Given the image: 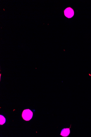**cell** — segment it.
Wrapping results in <instances>:
<instances>
[{"instance_id": "cell-1", "label": "cell", "mask_w": 91, "mask_h": 137, "mask_svg": "<svg viewBox=\"0 0 91 137\" xmlns=\"http://www.w3.org/2000/svg\"><path fill=\"white\" fill-rule=\"evenodd\" d=\"M33 116V113L29 109L24 110L23 112L22 117L23 119L26 121L31 120Z\"/></svg>"}, {"instance_id": "cell-2", "label": "cell", "mask_w": 91, "mask_h": 137, "mask_svg": "<svg viewBox=\"0 0 91 137\" xmlns=\"http://www.w3.org/2000/svg\"><path fill=\"white\" fill-rule=\"evenodd\" d=\"M64 14L68 18H71L74 15V12L73 10L70 8H67L65 10Z\"/></svg>"}, {"instance_id": "cell-3", "label": "cell", "mask_w": 91, "mask_h": 137, "mask_svg": "<svg viewBox=\"0 0 91 137\" xmlns=\"http://www.w3.org/2000/svg\"><path fill=\"white\" fill-rule=\"evenodd\" d=\"M70 128H64L63 129L60 134L62 137H68L70 134Z\"/></svg>"}, {"instance_id": "cell-4", "label": "cell", "mask_w": 91, "mask_h": 137, "mask_svg": "<svg viewBox=\"0 0 91 137\" xmlns=\"http://www.w3.org/2000/svg\"><path fill=\"white\" fill-rule=\"evenodd\" d=\"M0 125H3L5 123L6 119L5 117L3 115H0Z\"/></svg>"}]
</instances>
